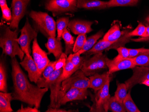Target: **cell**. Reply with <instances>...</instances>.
I'll use <instances>...</instances> for the list:
<instances>
[{"label": "cell", "instance_id": "1", "mask_svg": "<svg viewBox=\"0 0 149 112\" xmlns=\"http://www.w3.org/2000/svg\"><path fill=\"white\" fill-rule=\"evenodd\" d=\"M12 77L13 91L12 93L13 100L20 101L31 107L39 109L42 100L48 91L47 88H41L33 85L22 69L16 57L11 58Z\"/></svg>", "mask_w": 149, "mask_h": 112}, {"label": "cell", "instance_id": "2", "mask_svg": "<svg viewBox=\"0 0 149 112\" xmlns=\"http://www.w3.org/2000/svg\"><path fill=\"white\" fill-rule=\"evenodd\" d=\"M63 68L55 70L53 73L47 78L42 76L38 79L36 84L41 88H47L51 90L50 103L48 108H60V103L65 94L62 89V83L64 79L61 74Z\"/></svg>", "mask_w": 149, "mask_h": 112}, {"label": "cell", "instance_id": "3", "mask_svg": "<svg viewBox=\"0 0 149 112\" xmlns=\"http://www.w3.org/2000/svg\"><path fill=\"white\" fill-rule=\"evenodd\" d=\"M3 29L0 38V47L2 48V54L9 56L11 58L17 56L22 61L25 54L17 40L20 31L19 28L12 31L10 26H6Z\"/></svg>", "mask_w": 149, "mask_h": 112}, {"label": "cell", "instance_id": "4", "mask_svg": "<svg viewBox=\"0 0 149 112\" xmlns=\"http://www.w3.org/2000/svg\"><path fill=\"white\" fill-rule=\"evenodd\" d=\"M29 16L32 20L33 28L38 32L47 38L56 37V22L47 13L32 10L29 13Z\"/></svg>", "mask_w": 149, "mask_h": 112}, {"label": "cell", "instance_id": "5", "mask_svg": "<svg viewBox=\"0 0 149 112\" xmlns=\"http://www.w3.org/2000/svg\"><path fill=\"white\" fill-rule=\"evenodd\" d=\"M45 8L54 16L77 11V0H46Z\"/></svg>", "mask_w": 149, "mask_h": 112}, {"label": "cell", "instance_id": "6", "mask_svg": "<svg viewBox=\"0 0 149 112\" xmlns=\"http://www.w3.org/2000/svg\"><path fill=\"white\" fill-rule=\"evenodd\" d=\"M20 31L21 35L17 40L25 55L31 56V43L34 39L36 38L38 32L35 28L32 27L28 18H26L25 25Z\"/></svg>", "mask_w": 149, "mask_h": 112}, {"label": "cell", "instance_id": "7", "mask_svg": "<svg viewBox=\"0 0 149 112\" xmlns=\"http://www.w3.org/2000/svg\"><path fill=\"white\" fill-rule=\"evenodd\" d=\"M89 78L85 76L80 69L76 71L73 74L62 82V89L64 94L72 88L88 89L90 87Z\"/></svg>", "mask_w": 149, "mask_h": 112}, {"label": "cell", "instance_id": "8", "mask_svg": "<svg viewBox=\"0 0 149 112\" xmlns=\"http://www.w3.org/2000/svg\"><path fill=\"white\" fill-rule=\"evenodd\" d=\"M110 79V77L105 85L96 93L94 107L90 112H108L109 99L111 97L109 92Z\"/></svg>", "mask_w": 149, "mask_h": 112}, {"label": "cell", "instance_id": "9", "mask_svg": "<svg viewBox=\"0 0 149 112\" xmlns=\"http://www.w3.org/2000/svg\"><path fill=\"white\" fill-rule=\"evenodd\" d=\"M31 0H12L11 3L12 19L10 25L11 30L18 28L20 21L26 13L27 8Z\"/></svg>", "mask_w": 149, "mask_h": 112}, {"label": "cell", "instance_id": "10", "mask_svg": "<svg viewBox=\"0 0 149 112\" xmlns=\"http://www.w3.org/2000/svg\"><path fill=\"white\" fill-rule=\"evenodd\" d=\"M32 50L33 58L37 66L39 73L42 76L44 69L50 62L47 56L48 53L46 52L40 47L37 38L34 39L33 42Z\"/></svg>", "mask_w": 149, "mask_h": 112}, {"label": "cell", "instance_id": "11", "mask_svg": "<svg viewBox=\"0 0 149 112\" xmlns=\"http://www.w3.org/2000/svg\"><path fill=\"white\" fill-rule=\"evenodd\" d=\"M20 65L28 72V77L31 82L36 83L38 79L42 77L39 73L37 66L33 58L25 55L23 61L20 63Z\"/></svg>", "mask_w": 149, "mask_h": 112}, {"label": "cell", "instance_id": "12", "mask_svg": "<svg viewBox=\"0 0 149 112\" xmlns=\"http://www.w3.org/2000/svg\"><path fill=\"white\" fill-rule=\"evenodd\" d=\"M106 64L109 68L108 72L110 75L115 72L124 69H130L134 68L136 66L131 58L116 60L113 59L110 60L106 58Z\"/></svg>", "mask_w": 149, "mask_h": 112}, {"label": "cell", "instance_id": "13", "mask_svg": "<svg viewBox=\"0 0 149 112\" xmlns=\"http://www.w3.org/2000/svg\"><path fill=\"white\" fill-rule=\"evenodd\" d=\"M93 23V22L89 21L74 19L69 22L68 27L75 35H84L93 31L91 26Z\"/></svg>", "mask_w": 149, "mask_h": 112}, {"label": "cell", "instance_id": "14", "mask_svg": "<svg viewBox=\"0 0 149 112\" xmlns=\"http://www.w3.org/2000/svg\"><path fill=\"white\" fill-rule=\"evenodd\" d=\"M88 95L87 89L72 88L66 92L60 101V105H65L67 103L77 100H84Z\"/></svg>", "mask_w": 149, "mask_h": 112}, {"label": "cell", "instance_id": "15", "mask_svg": "<svg viewBox=\"0 0 149 112\" xmlns=\"http://www.w3.org/2000/svg\"><path fill=\"white\" fill-rule=\"evenodd\" d=\"M98 53L95 54L92 57L84 60L80 69L85 76L90 77L97 73L100 70L98 64Z\"/></svg>", "mask_w": 149, "mask_h": 112}, {"label": "cell", "instance_id": "16", "mask_svg": "<svg viewBox=\"0 0 149 112\" xmlns=\"http://www.w3.org/2000/svg\"><path fill=\"white\" fill-rule=\"evenodd\" d=\"M47 40L45 47L48 50V55L52 54L56 60H58L63 53L61 38L57 37H50L47 38Z\"/></svg>", "mask_w": 149, "mask_h": 112}, {"label": "cell", "instance_id": "17", "mask_svg": "<svg viewBox=\"0 0 149 112\" xmlns=\"http://www.w3.org/2000/svg\"><path fill=\"white\" fill-rule=\"evenodd\" d=\"M90 80V88H92L95 93H97L105 85L109 79L110 78V74L108 72L102 74L96 73L89 77Z\"/></svg>", "mask_w": 149, "mask_h": 112}, {"label": "cell", "instance_id": "18", "mask_svg": "<svg viewBox=\"0 0 149 112\" xmlns=\"http://www.w3.org/2000/svg\"><path fill=\"white\" fill-rule=\"evenodd\" d=\"M108 1L100 0H77L78 8L86 10H102L107 7Z\"/></svg>", "mask_w": 149, "mask_h": 112}, {"label": "cell", "instance_id": "19", "mask_svg": "<svg viewBox=\"0 0 149 112\" xmlns=\"http://www.w3.org/2000/svg\"><path fill=\"white\" fill-rule=\"evenodd\" d=\"M114 43V42L107 41L103 40L102 39H101L93 47V48L84 54L87 57H89L91 55H95L98 53L103 52L104 51H108Z\"/></svg>", "mask_w": 149, "mask_h": 112}, {"label": "cell", "instance_id": "20", "mask_svg": "<svg viewBox=\"0 0 149 112\" xmlns=\"http://www.w3.org/2000/svg\"><path fill=\"white\" fill-rule=\"evenodd\" d=\"M13 100L12 93L7 92L0 93V112H12L13 110L11 106V102Z\"/></svg>", "mask_w": 149, "mask_h": 112}, {"label": "cell", "instance_id": "21", "mask_svg": "<svg viewBox=\"0 0 149 112\" xmlns=\"http://www.w3.org/2000/svg\"><path fill=\"white\" fill-rule=\"evenodd\" d=\"M137 71L134 69V75L133 77L125 81V84L127 85L128 90L132 88L134 85L139 83L140 80L146 72H147L149 68L148 67H136Z\"/></svg>", "mask_w": 149, "mask_h": 112}, {"label": "cell", "instance_id": "22", "mask_svg": "<svg viewBox=\"0 0 149 112\" xmlns=\"http://www.w3.org/2000/svg\"><path fill=\"white\" fill-rule=\"evenodd\" d=\"M119 26L118 24L113 25L104 36L102 39L104 41L116 42L123 35Z\"/></svg>", "mask_w": 149, "mask_h": 112}, {"label": "cell", "instance_id": "23", "mask_svg": "<svg viewBox=\"0 0 149 112\" xmlns=\"http://www.w3.org/2000/svg\"><path fill=\"white\" fill-rule=\"evenodd\" d=\"M103 35V31L101 30L96 34L88 38L83 48L78 52L81 55L90 50L96 44L98 40Z\"/></svg>", "mask_w": 149, "mask_h": 112}, {"label": "cell", "instance_id": "24", "mask_svg": "<svg viewBox=\"0 0 149 112\" xmlns=\"http://www.w3.org/2000/svg\"><path fill=\"white\" fill-rule=\"evenodd\" d=\"M62 38L64 40L65 44V54L67 56L72 54L73 52V47L74 46V37L72 36L70 32L67 30L63 33Z\"/></svg>", "mask_w": 149, "mask_h": 112}, {"label": "cell", "instance_id": "25", "mask_svg": "<svg viewBox=\"0 0 149 112\" xmlns=\"http://www.w3.org/2000/svg\"><path fill=\"white\" fill-rule=\"evenodd\" d=\"M139 1V0H109L108 1L107 7L135 6L137 5Z\"/></svg>", "mask_w": 149, "mask_h": 112}, {"label": "cell", "instance_id": "26", "mask_svg": "<svg viewBox=\"0 0 149 112\" xmlns=\"http://www.w3.org/2000/svg\"><path fill=\"white\" fill-rule=\"evenodd\" d=\"M69 23V18L68 17H59L56 22V29L57 37L61 38L63 33L67 30Z\"/></svg>", "mask_w": 149, "mask_h": 112}, {"label": "cell", "instance_id": "27", "mask_svg": "<svg viewBox=\"0 0 149 112\" xmlns=\"http://www.w3.org/2000/svg\"><path fill=\"white\" fill-rule=\"evenodd\" d=\"M123 104L124 106L126 112H140L137 107L136 104L134 102L133 99L131 97L130 92L127 93L126 97L124 99Z\"/></svg>", "mask_w": 149, "mask_h": 112}, {"label": "cell", "instance_id": "28", "mask_svg": "<svg viewBox=\"0 0 149 112\" xmlns=\"http://www.w3.org/2000/svg\"><path fill=\"white\" fill-rule=\"evenodd\" d=\"M109 110L113 112H125L123 103L119 102L115 97H111L109 103Z\"/></svg>", "mask_w": 149, "mask_h": 112}, {"label": "cell", "instance_id": "29", "mask_svg": "<svg viewBox=\"0 0 149 112\" xmlns=\"http://www.w3.org/2000/svg\"><path fill=\"white\" fill-rule=\"evenodd\" d=\"M63 68V71L61 75L64 78V80L71 77L78 70V69L72 63L68 57H67L66 64Z\"/></svg>", "mask_w": 149, "mask_h": 112}, {"label": "cell", "instance_id": "30", "mask_svg": "<svg viewBox=\"0 0 149 112\" xmlns=\"http://www.w3.org/2000/svg\"><path fill=\"white\" fill-rule=\"evenodd\" d=\"M0 91L3 92L7 91L6 70L5 64L1 61L0 63Z\"/></svg>", "mask_w": 149, "mask_h": 112}, {"label": "cell", "instance_id": "31", "mask_svg": "<svg viewBox=\"0 0 149 112\" xmlns=\"http://www.w3.org/2000/svg\"><path fill=\"white\" fill-rule=\"evenodd\" d=\"M128 88L125 83H118L117 90L115 93L114 97L117 100L123 103L127 94Z\"/></svg>", "mask_w": 149, "mask_h": 112}, {"label": "cell", "instance_id": "32", "mask_svg": "<svg viewBox=\"0 0 149 112\" xmlns=\"http://www.w3.org/2000/svg\"><path fill=\"white\" fill-rule=\"evenodd\" d=\"M131 58L135 66L142 67L149 66V52Z\"/></svg>", "mask_w": 149, "mask_h": 112}, {"label": "cell", "instance_id": "33", "mask_svg": "<svg viewBox=\"0 0 149 112\" xmlns=\"http://www.w3.org/2000/svg\"><path fill=\"white\" fill-rule=\"evenodd\" d=\"M146 26L141 23H139L134 30L129 32L128 35L130 37L139 36L140 38H143L146 34Z\"/></svg>", "mask_w": 149, "mask_h": 112}, {"label": "cell", "instance_id": "34", "mask_svg": "<svg viewBox=\"0 0 149 112\" xmlns=\"http://www.w3.org/2000/svg\"><path fill=\"white\" fill-rule=\"evenodd\" d=\"M68 57L74 67L78 70L80 69L81 65L84 61V59L83 58L80 57V54L78 52L74 53V54L69 55Z\"/></svg>", "mask_w": 149, "mask_h": 112}, {"label": "cell", "instance_id": "35", "mask_svg": "<svg viewBox=\"0 0 149 112\" xmlns=\"http://www.w3.org/2000/svg\"><path fill=\"white\" fill-rule=\"evenodd\" d=\"M87 40L86 34L79 35L77 37L74 46L73 53H76L81 50L83 47Z\"/></svg>", "mask_w": 149, "mask_h": 112}, {"label": "cell", "instance_id": "36", "mask_svg": "<svg viewBox=\"0 0 149 112\" xmlns=\"http://www.w3.org/2000/svg\"><path fill=\"white\" fill-rule=\"evenodd\" d=\"M118 55L114 59L116 60H122L129 57L130 49L123 46H120L117 48Z\"/></svg>", "mask_w": 149, "mask_h": 112}, {"label": "cell", "instance_id": "37", "mask_svg": "<svg viewBox=\"0 0 149 112\" xmlns=\"http://www.w3.org/2000/svg\"><path fill=\"white\" fill-rule=\"evenodd\" d=\"M56 62V60L55 61H50L49 64L47 65L43 71L42 74V77L44 78H47L49 77L51 74L53 73V72L56 70L55 66Z\"/></svg>", "mask_w": 149, "mask_h": 112}, {"label": "cell", "instance_id": "38", "mask_svg": "<svg viewBox=\"0 0 149 112\" xmlns=\"http://www.w3.org/2000/svg\"><path fill=\"white\" fill-rule=\"evenodd\" d=\"M2 17L6 21L11 22L12 19V13L8 6L1 8Z\"/></svg>", "mask_w": 149, "mask_h": 112}, {"label": "cell", "instance_id": "39", "mask_svg": "<svg viewBox=\"0 0 149 112\" xmlns=\"http://www.w3.org/2000/svg\"><path fill=\"white\" fill-rule=\"evenodd\" d=\"M129 49L130 55L129 58L134 57L137 56L139 55L149 52V49H146V48H144Z\"/></svg>", "mask_w": 149, "mask_h": 112}, {"label": "cell", "instance_id": "40", "mask_svg": "<svg viewBox=\"0 0 149 112\" xmlns=\"http://www.w3.org/2000/svg\"><path fill=\"white\" fill-rule=\"evenodd\" d=\"M67 55L65 54V53H63L61 56H60V58L58 60H56V62L55 66L56 70L60 69L63 68L66 64V60H67Z\"/></svg>", "mask_w": 149, "mask_h": 112}, {"label": "cell", "instance_id": "41", "mask_svg": "<svg viewBox=\"0 0 149 112\" xmlns=\"http://www.w3.org/2000/svg\"><path fill=\"white\" fill-rule=\"evenodd\" d=\"M17 112H39L40 111L38 110V109L37 108L32 107L29 106L26 107H24L23 104H22L21 107L20 109L17 111Z\"/></svg>", "mask_w": 149, "mask_h": 112}, {"label": "cell", "instance_id": "42", "mask_svg": "<svg viewBox=\"0 0 149 112\" xmlns=\"http://www.w3.org/2000/svg\"><path fill=\"white\" fill-rule=\"evenodd\" d=\"M46 112H71L68 111V110H66L63 109H60V108H48V109H47Z\"/></svg>", "mask_w": 149, "mask_h": 112}, {"label": "cell", "instance_id": "43", "mask_svg": "<svg viewBox=\"0 0 149 112\" xmlns=\"http://www.w3.org/2000/svg\"><path fill=\"white\" fill-rule=\"evenodd\" d=\"M132 41L136 42H146L149 41V38H139L135 39H131Z\"/></svg>", "mask_w": 149, "mask_h": 112}, {"label": "cell", "instance_id": "44", "mask_svg": "<svg viewBox=\"0 0 149 112\" xmlns=\"http://www.w3.org/2000/svg\"><path fill=\"white\" fill-rule=\"evenodd\" d=\"M149 80V72H146V73L140 79L139 83H141L143 81H145V80Z\"/></svg>", "mask_w": 149, "mask_h": 112}, {"label": "cell", "instance_id": "45", "mask_svg": "<svg viewBox=\"0 0 149 112\" xmlns=\"http://www.w3.org/2000/svg\"><path fill=\"white\" fill-rule=\"evenodd\" d=\"M0 6L1 8L8 6L7 4L6 0H0Z\"/></svg>", "mask_w": 149, "mask_h": 112}, {"label": "cell", "instance_id": "46", "mask_svg": "<svg viewBox=\"0 0 149 112\" xmlns=\"http://www.w3.org/2000/svg\"><path fill=\"white\" fill-rule=\"evenodd\" d=\"M149 26H147L146 27V34L144 37L143 38H149Z\"/></svg>", "mask_w": 149, "mask_h": 112}, {"label": "cell", "instance_id": "47", "mask_svg": "<svg viewBox=\"0 0 149 112\" xmlns=\"http://www.w3.org/2000/svg\"><path fill=\"white\" fill-rule=\"evenodd\" d=\"M141 84H145L147 86H149V80H146L145 81H143V82L141 83Z\"/></svg>", "mask_w": 149, "mask_h": 112}, {"label": "cell", "instance_id": "48", "mask_svg": "<svg viewBox=\"0 0 149 112\" xmlns=\"http://www.w3.org/2000/svg\"><path fill=\"white\" fill-rule=\"evenodd\" d=\"M146 22H147L148 24H149V16H148L147 17H146Z\"/></svg>", "mask_w": 149, "mask_h": 112}]
</instances>
